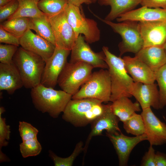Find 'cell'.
<instances>
[{"mask_svg": "<svg viewBox=\"0 0 166 166\" xmlns=\"http://www.w3.org/2000/svg\"><path fill=\"white\" fill-rule=\"evenodd\" d=\"M101 5L110 6L111 10L104 19L112 21L132 10L140 4V0H98Z\"/></svg>", "mask_w": 166, "mask_h": 166, "instance_id": "23", "label": "cell"}, {"mask_svg": "<svg viewBox=\"0 0 166 166\" xmlns=\"http://www.w3.org/2000/svg\"><path fill=\"white\" fill-rule=\"evenodd\" d=\"M18 131L22 141L37 138L39 132L30 124L24 121L19 122Z\"/></svg>", "mask_w": 166, "mask_h": 166, "instance_id": "34", "label": "cell"}, {"mask_svg": "<svg viewBox=\"0 0 166 166\" xmlns=\"http://www.w3.org/2000/svg\"><path fill=\"white\" fill-rule=\"evenodd\" d=\"M142 6L166 9V0H140Z\"/></svg>", "mask_w": 166, "mask_h": 166, "instance_id": "38", "label": "cell"}, {"mask_svg": "<svg viewBox=\"0 0 166 166\" xmlns=\"http://www.w3.org/2000/svg\"><path fill=\"white\" fill-rule=\"evenodd\" d=\"M123 123L124 128L128 134L139 136L145 133V125L141 114L135 113Z\"/></svg>", "mask_w": 166, "mask_h": 166, "instance_id": "27", "label": "cell"}, {"mask_svg": "<svg viewBox=\"0 0 166 166\" xmlns=\"http://www.w3.org/2000/svg\"><path fill=\"white\" fill-rule=\"evenodd\" d=\"M19 147L21 153L24 158L37 156L42 150V146L37 138L22 141Z\"/></svg>", "mask_w": 166, "mask_h": 166, "instance_id": "30", "label": "cell"}, {"mask_svg": "<svg viewBox=\"0 0 166 166\" xmlns=\"http://www.w3.org/2000/svg\"><path fill=\"white\" fill-rule=\"evenodd\" d=\"M80 7L68 2L64 10L67 21L72 27L76 39L79 35L83 34L87 43L97 42L100 39L101 33L97 23L94 20L86 18Z\"/></svg>", "mask_w": 166, "mask_h": 166, "instance_id": "7", "label": "cell"}, {"mask_svg": "<svg viewBox=\"0 0 166 166\" xmlns=\"http://www.w3.org/2000/svg\"><path fill=\"white\" fill-rule=\"evenodd\" d=\"M18 5L17 0H13L8 3L0 6V22L8 19L16 11Z\"/></svg>", "mask_w": 166, "mask_h": 166, "instance_id": "35", "label": "cell"}, {"mask_svg": "<svg viewBox=\"0 0 166 166\" xmlns=\"http://www.w3.org/2000/svg\"><path fill=\"white\" fill-rule=\"evenodd\" d=\"M83 143L81 141L77 143L72 154L67 157H59L50 150L49 151V156L53 160L55 166H71L76 157L83 151Z\"/></svg>", "mask_w": 166, "mask_h": 166, "instance_id": "29", "label": "cell"}, {"mask_svg": "<svg viewBox=\"0 0 166 166\" xmlns=\"http://www.w3.org/2000/svg\"><path fill=\"white\" fill-rule=\"evenodd\" d=\"M117 20L118 22L126 21L166 22V9L142 6L121 15L117 18Z\"/></svg>", "mask_w": 166, "mask_h": 166, "instance_id": "19", "label": "cell"}, {"mask_svg": "<svg viewBox=\"0 0 166 166\" xmlns=\"http://www.w3.org/2000/svg\"><path fill=\"white\" fill-rule=\"evenodd\" d=\"M111 84L108 70L101 69L92 73L81 88L72 96V99L91 98L103 102L110 101Z\"/></svg>", "mask_w": 166, "mask_h": 166, "instance_id": "5", "label": "cell"}, {"mask_svg": "<svg viewBox=\"0 0 166 166\" xmlns=\"http://www.w3.org/2000/svg\"><path fill=\"white\" fill-rule=\"evenodd\" d=\"M30 95L37 110L54 118L63 112L72 96L63 90H56L41 83L31 89Z\"/></svg>", "mask_w": 166, "mask_h": 166, "instance_id": "1", "label": "cell"}, {"mask_svg": "<svg viewBox=\"0 0 166 166\" xmlns=\"http://www.w3.org/2000/svg\"><path fill=\"white\" fill-rule=\"evenodd\" d=\"M94 15L109 26L115 32L121 37L122 41L118 45L120 57L126 52L136 54L143 48V41L139 30L138 22L126 21L116 23Z\"/></svg>", "mask_w": 166, "mask_h": 166, "instance_id": "6", "label": "cell"}, {"mask_svg": "<svg viewBox=\"0 0 166 166\" xmlns=\"http://www.w3.org/2000/svg\"><path fill=\"white\" fill-rule=\"evenodd\" d=\"M91 98L71 99L65 107L62 119L76 127L92 123L103 112L104 105Z\"/></svg>", "mask_w": 166, "mask_h": 166, "instance_id": "2", "label": "cell"}, {"mask_svg": "<svg viewBox=\"0 0 166 166\" xmlns=\"http://www.w3.org/2000/svg\"><path fill=\"white\" fill-rule=\"evenodd\" d=\"M13 0H0V6L5 5Z\"/></svg>", "mask_w": 166, "mask_h": 166, "instance_id": "42", "label": "cell"}, {"mask_svg": "<svg viewBox=\"0 0 166 166\" xmlns=\"http://www.w3.org/2000/svg\"><path fill=\"white\" fill-rule=\"evenodd\" d=\"M93 68L84 62H67L59 76L57 84L62 90L73 96L89 79Z\"/></svg>", "mask_w": 166, "mask_h": 166, "instance_id": "8", "label": "cell"}, {"mask_svg": "<svg viewBox=\"0 0 166 166\" xmlns=\"http://www.w3.org/2000/svg\"><path fill=\"white\" fill-rule=\"evenodd\" d=\"M30 19L24 17L14 18L2 22L0 26L19 38L29 29Z\"/></svg>", "mask_w": 166, "mask_h": 166, "instance_id": "26", "label": "cell"}, {"mask_svg": "<svg viewBox=\"0 0 166 166\" xmlns=\"http://www.w3.org/2000/svg\"><path fill=\"white\" fill-rule=\"evenodd\" d=\"M20 45L25 49L38 55L45 62L50 57L55 46L28 29L19 38Z\"/></svg>", "mask_w": 166, "mask_h": 166, "instance_id": "16", "label": "cell"}, {"mask_svg": "<svg viewBox=\"0 0 166 166\" xmlns=\"http://www.w3.org/2000/svg\"><path fill=\"white\" fill-rule=\"evenodd\" d=\"M105 60L108 66L111 84L110 101L113 102L123 96L130 97L134 81L127 73L123 58L111 53L106 46L102 47Z\"/></svg>", "mask_w": 166, "mask_h": 166, "instance_id": "3", "label": "cell"}, {"mask_svg": "<svg viewBox=\"0 0 166 166\" xmlns=\"http://www.w3.org/2000/svg\"><path fill=\"white\" fill-rule=\"evenodd\" d=\"M10 160L2 151L0 152V162H9Z\"/></svg>", "mask_w": 166, "mask_h": 166, "instance_id": "41", "label": "cell"}, {"mask_svg": "<svg viewBox=\"0 0 166 166\" xmlns=\"http://www.w3.org/2000/svg\"><path fill=\"white\" fill-rule=\"evenodd\" d=\"M123 59L127 72L134 82L154 83L156 81L155 73L139 58L135 56H125Z\"/></svg>", "mask_w": 166, "mask_h": 166, "instance_id": "18", "label": "cell"}, {"mask_svg": "<svg viewBox=\"0 0 166 166\" xmlns=\"http://www.w3.org/2000/svg\"><path fill=\"white\" fill-rule=\"evenodd\" d=\"M118 117L112 110L111 104L104 105L102 113L91 123V129L86 140L84 147V160L89 143L92 138L95 136L102 135L104 130L110 134H117L121 132L118 126Z\"/></svg>", "mask_w": 166, "mask_h": 166, "instance_id": "9", "label": "cell"}, {"mask_svg": "<svg viewBox=\"0 0 166 166\" xmlns=\"http://www.w3.org/2000/svg\"><path fill=\"white\" fill-rule=\"evenodd\" d=\"M88 43L85 41L84 37L81 34L79 35L71 50L69 62H83L91 65L94 68L108 69L105 60V55L103 51L100 53L94 52Z\"/></svg>", "mask_w": 166, "mask_h": 166, "instance_id": "12", "label": "cell"}, {"mask_svg": "<svg viewBox=\"0 0 166 166\" xmlns=\"http://www.w3.org/2000/svg\"><path fill=\"white\" fill-rule=\"evenodd\" d=\"M131 94L139 103L142 109L149 107L160 109L159 91L154 83L134 82Z\"/></svg>", "mask_w": 166, "mask_h": 166, "instance_id": "17", "label": "cell"}, {"mask_svg": "<svg viewBox=\"0 0 166 166\" xmlns=\"http://www.w3.org/2000/svg\"><path fill=\"white\" fill-rule=\"evenodd\" d=\"M0 42L19 46V38L0 26Z\"/></svg>", "mask_w": 166, "mask_h": 166, "instance_id": "36", "label": "cell"}, {"mask_svg": "<svg viewBox=\"0 0 166 166\" xmlns=\"http://www.w3.org/2000/svg\"><path fill=\"white\" fill-rule=\"evenodd\" d=\"M143 47L164 46L166 40V22H138Z\"/></svg>", "mask_w": 166, "mask_h": 166, "instance_id": "15", "label": "cell"}, {"mask_svg": "<svg viewBox=\"0 0 166 166\" xmlns=\"http://www.w3.org/2000/svg\"><path fill=\"white\" fill-rule=\"evenodd\" d=\"M17 0L18 5L17 10L7 20L20 17L32 18L44 14L38 6L39 0Z\"/></svg>", "mask_w": 166, "mask_h": 166, "instance_id": "25", "label": "cell"}, {"mask_svg": "<svg viewBox=\"0 0 166 166\" xmlns=\"http://www.w3.org/2000/svg\"><path fill=\"white\" fill-rule=\"evenodd\" d=\"M140 114L150 144L161 145L166 143V123L161 121L154 114L151 107L143 109Z\"/></svg>", "mask_w": 166, "mask_h": 166, "instance_id": "13", "label": "cell"}, {"mask_svg": "<svg viewBox=\"0 0 166 166\" xmlns=\"http://www.w3.org/2000/svg\"><path fill=\"white\" fill-rule=\"evenodd\" d=\"M90 0L91 2L92 3V2H95L97 1H98V0Z\"/></svg>", "mask_w": 166, "mask_h": 166, "instance_id": "44", "label": "cell"}, {"mask_svg": "<svg viewBox=\"0 0 166 166\" xmlns=\"http://www.w3.org/2000/svg\"><path fill=\"white\" fill-rule=\"evenodd\" d=\"M68 3V0H39L38 6L44 14L51 16L63 11Z\"/></svg>", "mask_w": 166, "mask_h": 166, "instance_id": "28", "label": "cell"}, {"mask_svg": "<svg viewBox=\"0 0 166 166\" xmlns=\"http://www.w3.org/2000/svg\"><path fill=\"white\" fill-rule=\"evenodd\" d=\"M5 111V108L2 106L0 107V151H2V147L6 146L9 143L7 140H9L10 129V126L7 125L6 118L2 117V114Z\"/></svg>", "mask_w": 166, "mask_h": 166, "instance_id": "32", "label": "cell"}, {"mask_svg": "<svg viewBox=\"0 0 166 166\" xmlns=\"http://www.w3.org/2000/svg\"><path fill=\"white\" fill-rule=\"evenodd\" d=\"M155 162L156 166H166V154L159 151L156 152Z\"/></svg>", "mask_w": 166, "mask_h": 166, "instance_id": "39", "label": "cell"}, {"mask_svg": "<svg viewBox=\"0 0 166 166\" xmlns=\"http://www.w3.org/2000/svg\"><path fill=\"white\" fill-rule=\"evenodd\" d=\"M29 29L55 46V41L48 16L44 14L38 17L30 18Z\"/></svg>", "mask_w": 166, "mask_h": 166, "instance_id": "24", "label": "cell"}, {"mask_svg": "<svg viewBox=\"0 0 166 166\" xmlns=\"http://www.w3.org/2000/svg\"><path fill=\"white\" fill-rule=\"evenodd\" d=\"M156 81L159 87L160 109L166 105V63L155 72Z\"/></svg>", "mask_w": 166, "mask_h": 166, "instance_id": "31", "label": "cell"}, {"mask_svg": "<svg viewBox=\"0 0 166 166\" xmlns=\"http://www.w3.org/2000/svg\"><path fill=\"white\" fill-rule=\"evenodd\" d=\"M23 86L19 71L13 62L10 64L0 63V90L12 94Z\"/></svg>", "mask_w": 166, "mask_h": 166, "instance_id": "20", "label": "cell"}, {"mask_svg": "<svg viewBox=\"0 0 166 166\" xmlns=\"http://www.w3.org/2000/svg\"><path fill=\"white\" fill-rule=\"evenodd\" d=\"M129 97L123 96L117 99L111 104L112 110L120 121L123 122L136 112L141 111L140 106L137 101L133 102Z\"/></svg>", "mask_w": 166, "mask_h": 166, "instance_id": "22", "label": "cell"}, {"mask_svg": "<svg viewBox=\"0 0 166 166\" xmlns=\"http://www.w3.org/2000/svg\"><path fill=\"white\" fill-rule=\"evenodd\" d=\"M135 56L155 73L166 63V53L162 46L143 47L135 54Z\"/></svg>", "mask_w": 166, "mask_h": 166, "instance_id": "21", "label": "cell"}, {"mask_svg": "<svg viewBox=\"0 0 166 166\" xmlns=\"http://www.w3.org/2000/svg\"><path fill=\"white\" fill-rule=\"evenodd\" d=\"M68 2L74 6L80 7L83 3L89 4L92 3L90 0H68Z\"/></svg>", "mask_w": 166, "mask_h": 166, "instance_id": "40", "label": "cell"}, {"mask_svg": "<svg viewBox=\"0 0 166 166\" xmlns=\"http://www.w3.org/2000/svg\"><path fill=\"white\" fill-rule=\"evenodd\" d=\"M70 52L71 50L55 46L53 53L45 62L41 84L48 87H55Z\"/></svg>", "mask_w": 166, "mask_h": 166, "instance_id": "11", "label": "cell"}, {"mask_svg": "<svg viewBox=\"0 0 166 166\" xmlns=\"http://www.w3.org/2000/svg\"><path fill=\"white\" fill-rule=\"evenodd\" d=\"M156 152L152 147L150 145L148 151L143 157L140 165L141 166H156L155 158Z\"/></svg>", "mask_w": 166, "mask_h": 166, "instance_id": "37", "label": "cell"}, {"mask_svg": "<svg viewBox=\"0 0 166 166\" xmlns=\"http://www.w3.org/2000/svg\"><path fill=\"white\" fill-rule=\"evenodd\" d=\"M164 47L166 53V40L164 45Z\"/></svg>", "mask_w": 166, "mask_h": 166, "instance_id": "43", "label": "cell"}, {"mask_svg": "<svg viewBox=\"0 0 166 166\" xmlns=\"http://www.w3.org/2000/svg\"><path fill=\"white\" fill-rule=\"evenodd\" d=\"M106 133L115 150L120 166H127L130 154L133 148L140 142L147 140L145 133L133 137L126 136L121 132L116 135Z\"/></svg>", "mask_w": 166, "mask_h": 166, "instance_id": "14", "label": "cell"}, {"mask_svg": "<svg viewBox=\"0 0 166 166\" xmlns=\"http://www.w3.org/2000/svg\"><path fill=\"white\" fill-rule=\"evenodd\" d=\"M48 16L54 37L55 46L71 50L77 39L72 27L67 21L64 10L56 15Z\"/></svg>", "mask_w": 166, "mask_h": 166, "instance_id": "10", "label": "cell"}, {"mask_svg": "<svg viewBox=\"0 0 166 166\" xmlns=\"http://www.w3.org/2000/svg\"><path fill=\"white\" fill-rule=\"evenodd\" d=\"M18 47L10 44L0 45V61L3 64H10L13 62V58Z\"/></svg>", "mask_w": 166, "mask_h": 166, "instance_id": "33", "label": "cell"}, {"mask_svg": "<svg viewBox=\"0 0 166 166\" xmlns=\"http://www.w3.org/2000/svg\"><path fill=\"white\" fill-rule=\"evenodd\" d=\"M23 86L31 89L41 83L45 62L40 56L21 47L13 58Z\"/></svg>", "mask_w": 166, "mask_h": 166, "instance_id": "4", "label": "cell"}]
</instances>
